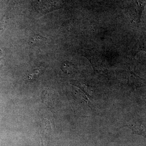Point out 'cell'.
Listing matches in <instances>:
<instances>
[{"label": "cell", "mask_w": 146, "mask_h": 146, "mask_svg": "<svg viewBox=\"0 0 146 146\" xmlns=\"http://www.w3.org/2000/svg\"><path fill=\"white\" fill-rule=\"evenodd\" d=\"M46 40L47 38L42 36L40 34H35L31 36L29 39V44L33 46L46 42Z\"/></svg>", "instance_id": "2"}, {"label": "cell", "mask_w": 146, "mask_h": 146, "mask_svg": "<svg viewBox=\"0 0 146 146\" xmlns=\"http://www.w3.org/2000/svg\"><path fill=\"white\" fill-rule=\"evenodd\" d=\"M129 127L131 128V129L133 130L134 133H137V134H141L145 136L144 133L145 132V129L143 127H142V125L141 123H136L132 125L129 126Z\"/></svg>", "instance_id": "3"}, {"label": "cell", "mask_w": 146, "mask_h": 146, "mask_svg": "<svg viewBox=\"0 0 146 146\" xmlns=\"http://www.w3.org/2000/svg\"><path fill=\"white\" fill-rule=\"evenodd\" d=\"M68 0H36L34 7L36 10L43 14H46L63 8Z\"/></svg>", "instance_id": "1"}, {"label": "cell", "mask_w": 146, "mask_h": 146, "mask_svg": "<svg viewBox=\"0 0 146 146\" xmlns=\"http://www.w3.org/2000/svg\"><path fill=\"white\" fill-rule=\"evenodd\" d=\"M39 70H35L31 74H30L29 75L28 78H29L30 79H33V78L34 77V76H36L38 75L39 74Z\"/></svg>", "instance_id": "5"}, {"label": "cell", "mask_w": 146, "mask_h": 146, "mask_svg": "<svg viewBox=\"0 0 146 146\" xmlns=\"http://www.w3.org/2000/svg\"><path fill=\"white\" fill-rule=\"evenodd\" d=\"M62 70L66 74H70L73 72L75 68L73 64L70 63H64L62 66Z\"/></svg>", "instance_id": "4"}]
</instances>
